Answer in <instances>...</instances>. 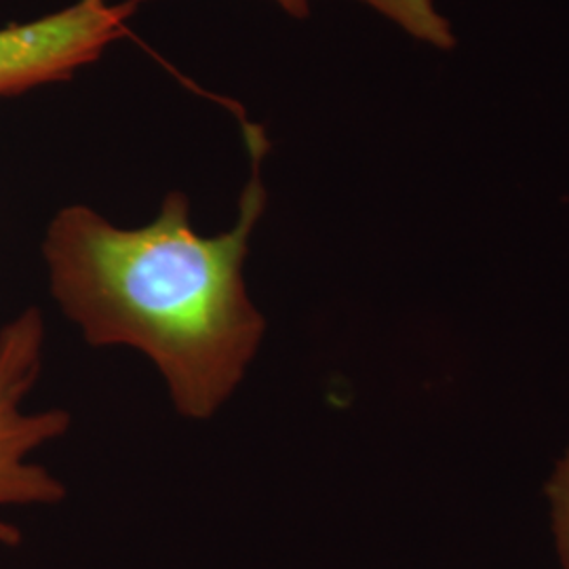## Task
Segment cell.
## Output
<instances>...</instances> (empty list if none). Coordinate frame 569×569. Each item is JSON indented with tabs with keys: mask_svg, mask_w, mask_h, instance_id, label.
Listing matches in <instances>:
<instances>
[{
	"mask_svg": "<svg viewBox=\"0 0 569 569\" xmlns=\"http://www.w3.org/2000/svg\"><path fill=\"white\" fill-rule=\"evenodd\" d=\"M251 178L232 230L201 237L182 192L143 228H117L89 207L61 209L42 253L51 293L93 346H133L154 361L176 409L207 420L224 406L264 338L243 266L266 209L264 131L244 124Z\"/></svg>",
	"mask_w": 569,
	"mask_h": 569,
	"instance_id": "6da1fadb",
	"label": "cell"
},
{
	"mask_svg": "<svg viewBox=\"0 0 569 569\" xmlns=\"http://www.w3.org/2000/svg\"><path fill=\"white\" fill-rule=\"evenodd\" d=\"M44 323L37 308H28L0 331V505H49L66 489L44 468L23 458L49 439L61 437L70 418L61 409L23 416L20 401L41 373ZM18 529L0 519V545H20Z\"/></svg>",
	"mask_w": 569,
	"mask_h": 569,
	"instance_id": "7a4b0ae2",
	"label": "cell"
},
{
	"mask_svg": "<svg viewBox=\"0 0 569 569\" xmlns=\"http://www.w3.org/2000/svg\"><path fill=\"white\" fill-rule=\"evenodd\" d=\"M138 0H79L41 20L0 30V96L66 81L124 34Z\"/></svg>",
	"mask_w": 569,
	"mask_h": 569,
	"instance_id": "3957f363",
	"label": "cell"
},
{
	"mask_svg": "<svg viewBox=\"0 0 569 569\" xmlns=\"http://www.w3.org/2000/svg\"><path fill=\"white\" fill-rule=\"evenodd\" d=\"M291 18H306L310 13L308 0H274ZM401 26L418 41L435 44L437 49H453L456 37L449 21L435 9L432 0H361Z\"/></svg>",
	"mask_w": 569,
	"mask_h": 569,
	"instance_id": "277c9868",
	"label": "cell"
},
{
	"mask_svg": "<svg viewBox=\"0 0 569 569\" xmlns=\"http://www.w3.org/2000/svg\"><path fill=\"white\" fill-rule=\"evenodd\" d=\"M547 496H549L552 531H555L557 550L561 557V566L563 569H569V449L555 467Z\"/></svg>",
	"mask_w": 569,
	"mask_h": 569,
	"instance_id": "5b68a950",
	"label": "cell"
}]
</instances>
